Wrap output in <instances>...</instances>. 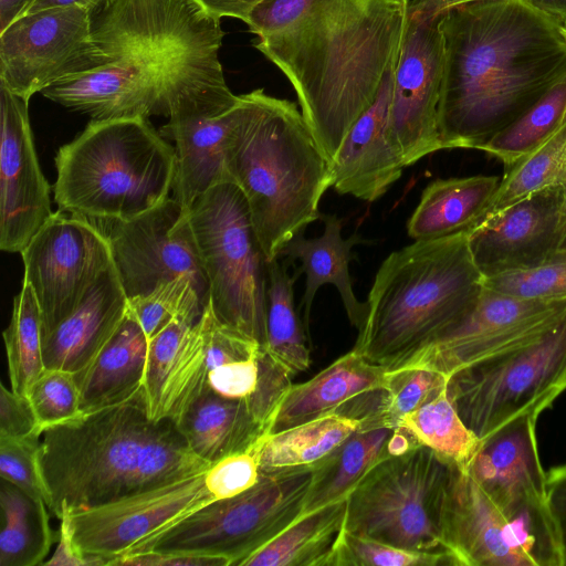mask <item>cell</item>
I'll return each instance as SVG.
<instances>
[{
  "label": "cell",
  "instance_id": "obj_1",
  "mask_svg": "<svg viewBox=\"0 0 566 566\" xmlns=\"http://www.w3.org/2000/svg\"><path fill=\"white\" fill-rule=\"evenodd\" d=\"M410 0H262L253 45L292 84L329 164L399 53Z\"/></svg>",
  "mask_w": 566,
  "mask_h": 566
},
{
  "label": "cell",
  "instance_id": "obj_2",
  "mask_svg": "<svg viewBox=\"0 0 566 566\" xmlns=\"http://www.w3.org/2000/svg\"><path fill=\"white\" fill-rule=\"evenodd\" d=\"M440 25L443 149H481L566 72L562 28L523 0L461 3L442 12Z\"/></svg>",
  "mask_w": 566,
  "mask_h": 566
},
{
  "label": "cell",
  "instance_id": "obj_3",
  "mask_svg": "<svg viewBox=\"0 0 566 566\" xmlns=\"http://www.w3.org/2000/svg\"><path fill=\"white\" fill-rule=\"evenodd\" d=\"M41 465L57 518L206 472L171 419L150 418L142 388L43 432Z\"/></svg>",
  "mask_w": 566,
  "mask_h": 566
},
{
  "label": "cell",
  "instance_id": "obj_4",
  "mask_svg": "<svg viewBox=\"0 0 566 566\" xmlns=\"http://www.w3.org/2000/svg\"><path fill=\"white\" fill-rule=\"evenodd\" d=\"M224 158L269 263L321 218L318 203L333 186L331 164L295 103L263 88L241 95Z\"/></svg>",
  "mask_w": 566,
  "mask_h": 566
},
{
  "label": "cell",
  "instance_id": "obj_5",
  "mask_svg": "<svg viewBox=\"0 0 566 566\" xmlns=\"http://www.w3.org/2000/svg\"><path fill=\"white\" fill-rule=\"evenodd\" d=\"M482 277L468 232L417 240L390 253L375 276L353 349L388 370L398 368L467 316Z\"/></svg>",
  "mask_w": 566,
  "mask_h": 566
},
{
  "label": "cell",
  "instance_id": "obj_6",
  "mask_svg": "<svg viewBox=\"0 0 566 566\" xmlns=\"http://www.w3.org/2000/svg\"><path fill=\"white\" fill-rule=\"evenodd\" d=\"M92 35L108 62L128 60L159 86L169 114L196 103L240 101L218 56L220 19L195 0H113L92 13Z\"/></svg>",
  "mask_w": 566,
  "mask_h": 566
},
{
  "label": "cell",
  "instance_id": "obj_7",
  "mask_svg": "<svg viewBox=\"0 0 566 566\" xmlns=\"http://www.w3.org/2000/svg\"><path fill=\"white\" fill-rule=\"evenodd\" d=\"M57 210L92 221H125L172 191L176 151L147 118L92 120L54 158Z\"/></svg>",
  "mask_w": 566,
  "mask_h": 566
},
{
  "label": "cell",
  "instance_id": "obj_8",
  "mask_svg": "<svg viewBox=\"0 0 566 566\" xmlns=\"http://www.w3.org/2000/svg\"><path fill=\"white\" fill-rule=\"evenodd\" d=\"M312 465L260 473L250 489L214 500L133 545L127 554L155 552L243 562L303 514Z\"/></svg>",
  "mask_w": 566,
  "mask_h": 566
},
{
  "label": "cell",
  "instance_id": "obj_9",
  "mask_svg": "<svg viewBox=\"0 0 566 566\" xmlns=\"http://www.w3.org/2000/svg\"><path fill=\"white\" fill-rule=\"evenodd\" d=\"M190 221L214 316L265 348L268 261L242 191L231 181L210 187Z\"/></svg>",
  "mask_w": 566,
  "mask_h": 566
},
{
  "label": "cell",
  "instance_id": "obj_10",
  "mask_svg": "<svg viewBox=\"0 0 566 566\" xmlns=\"http://www.w3.org/2000/svg\"><path fill=\"white\" fill-rule=\"evenodd\" d=\"M452 467L423 444L382 459L348 494L345 531L401 548L450 553L441 539V513Z\"/></svg>",
  "mask_w": 566,
  "mask_h": 566
},
{
  "label": "cell",
  "instance_id": "obj_11",
  "mask_svg": "<svg viewBox=\"0 0 566 566\" xmlns=\"http://www.w3.org/2000/svg\"><path fill=\"white\" fill-rule=\"evenodd\" d=\"M566 390V311L545 332L448 377L447 394L480 439L524 415L538 418Z\"/></svg>",
  "mask_w": 566,
  "mask_h": 566
},
{
  "label": "cell",
  "instance_id": "obj_12",
  "mask_svg": "<svg viewBox=\"0 0 566 566\" xmlns=\"http://www.w3.org/2000/svg\"><path fill=\"white\" fill-rule=\"evenodd\" d=\"M532 415L520 416L485 438L467 471L496 509L535 545L543 566H564L549 511Z\"/></svg>",
  "mask_w": 566,
  "mask_h": 566
},
{
  "label": "cell",
  "instance_id": "obj_13",
  "mask_svg": "<svg viewBox=\"0 0 566 566\" xmlns=\"http://www.w3.org/2000/svg\"><path fill=\"white\" fill-rule=\"evenodd\" d=\"M442 12L412 0L395 66L387 133L405 166L443 149L438 107L444 71Z\"/></svg>",
  "mask_w": 566,
  "mask_h": 566
},
{
  "label": "cell",
  "instance_id": "obj_14",
  "mask_svg": "<svg viewBox=\"0 0 566 566\" xmlns=\"http://www.w3.org/2000/svg\"><path fill=\"white\" fill-rule=\"evenodd\" d=\"M92 11L71 6L25 14L0 32V84L25 99L108 63L92 35Z\"/></svg>",
  "mask_w": 566,
  "mask_h": 566
},
{
  "label": "cell",
  "instance_id": "obj_15",
  "mask_svg": "<svg viewBox=\"0 0 566 566\" xmlns=\"http://www.w3.org/2000/svg\"><path fill=\"white\" fill-rule=\"evenodd\" d=\"M24 277L38 301L42 337L78 306L113 263L96 222L57 210L21 252Z\"/></svg>",
  "mask_w": 566,
  "mask_h": 566
},
{
  "label": "cell",
  "instance_id": "obj_16",
  "mask_svg": "<svg viewBox=\"0 0 566 566\" xmlns=\"http://www.w3.org/2000/svg\"><path fill=\"white\" fill-rule=\"evenodd\" d=\"M113 264L127 298L145 295L180 276L190 277L209 303V283L190 221V209L174 197L125 221H101Z\"/></svg>",
  "mask_w": 566,
  "mask_h": 566
},
{
  "label": "cell",
  "instance_id": "obj_17",
  "mask_svg": "<svg viewBox=\"0 0 566 566\" xmlns=\"http://www.w3.org/2000/svg\"><path fill=\"white\" fill-rule=\"evenodd\" d=\"M566 311V300H523L482 291L472 310L449 333L398 368L420 367L449 377L454 371L536 337Z\"/></svg>",
  "mask_w": 566,
  "mask_h": 566
},
{
  "label": "cell",
  "instance_id": "obj_18",
  "mask_svg": "<svg viewBox=\"0 0 566 566\" xmlns=\"http://www.w3.org/2000/svg\"><path fill=\"white\" fill-rule=\"evenodd\" d=\"M205 474L168 482L59 520L66 523L82 554L109 565L140 539L214 501Z\"/></svg>",
  "mask_w": 566,
  "mask_h": 566
},
{
  "label": "cell",
  "instance_id": "obj_19",
  "mask_svg": "<svg viewBox=\"0 0 566 566\" xmlns=\"http://www.w3.org/2000/svg\"><path fill=\"white\" fill-rule=\"evenodd\" d=\"M482 276L566 261V188L534 191L468 232Z\"/></svg>",
  "mask_w": 566,
  "mask_h": 566
},
{
  "label": "cell",
  "instance_id": "obj_20",
  "mask_svg": "<svg viewBox=\"0 0 566 566\" xmlns=\"http://www.w3.org/2000/svg\"><path fill=\"white\" fill-rule=\"evenodd\" d=\"M28 109L29 99L0 84V249L12 253H21L53 213Z\"/></svg>",
  "mask_w": 566,
  "mask_h": 566
},
{
  "label": "cell",
  "instance_id": "obj_21",
  "mask_svg": "<svg viewBox=\"0 0 566 566\" xmlns=\"http://www.w3.org/2000/svg\"><path fill=\"white\" fill-rule=\"evenodd\" d=\"M441 539L460 566H542L533 542L455 464L441 513Z\"/></svg>",
  "mask_w": 566,
  "mask_h": 566
},
{
  "label": "cell",
  "instance_id": "obj_22",
  "mask_svg": "<svg viewBox=\"0 0 566 566\" xmlns=\"http://www.w3.org/2000/svg\"><path fill=\"white\" fill-rule=\"evenodd\" d=\"M397 59L398 55L391 62L374 103L353 124L331 161L333 187L338 193L375 201L402 175L406 166L387 133Z\"/></svg>",
  "mask_w": 566,
  "mask_h": 566
},
{
  "label": "cell",
  "instance_id": "obj_23",
  "mask_svg": "<svg viewBox=\"0 0 566 566\" xmlns=\"http://www.w3.org/2000/svg\"><path fill=\"white\" fill-rule=\"evenodd\" d=\"M41 94L92 120L151 115L169 116L167 101L156 83L124 59L73 74L43 88Z\"/></svg>",
  "mask_w": 566,
  "mask_h": 566
},
{
  "label": "cell",
  "instance_id": "obj_24",
  "mask_svg": "<svg viewBox=\"0 0 566 566\" xmlns=\"http://www.w3.org/2000/svg\"><path fill=\"white\" fill-rule=\"evenodd\" d=\"M128 307L114 264L99 276L78 306L42 337L44 366L78 374L113 337Z\"/></svg>",
  "mask_w": 566,
  "mask_h": 566
},
{
  "label": "cell",
  "instance_id": "obj_25",
  "mask_svg": "<svg viewBox=\"0 0 566 566\" xmlns=\"http://www.w3.org/2000/svg\"><path fill=\"white\" fill-rule=\"evenodd\" d=\"M387 370L352 349L310 380L292 385L275 412L269 432L336 413L352 399L384 388Z\"/></svg>",
  "mask_w": 566,
  "mask_h": 566
},
{
  "label": "cell",
  "instance_id": "obj_26",
  "mask_svg": "<svg viewBox=\"0 0 566 566\" xmlns=\"http://www.w3.org/2000/svg\"><path fill=\"white\" fill-rule=\"evenodd\" d=\"M325 228L322 235L307 239L304 231L295 234L283 248L280 256L289 261L300 260L296 269L298 277L305 274V291L301 301L304 325L307 331L308 318L315 294L322 285L333 284L343 301L348 319L360 331L367 316V304L359 302L352 286L349 263L355 258L353 247L364 243L358 234L347 239L342 237V221L335 214H321Z\"/></svg>",
  "mask_w": 566,
  "mask_h": 566
},
{
  "label": "cell",
  "instance_id": "obj_27",
  "mask_svg": "<svg viewBox=\"0 0 566 566\" xmlns=\"http://www.w3.org/2000/svg\"><path fill=\"white\" fill-rule=\"evenodd\" d=\"M174 422L190 450L211 465L229 455L250 451L269 432L245 399L228 398L209 387Z\"/></svg>",
  "mask_w": 566,
  "mask_h": 566
},
{
  "label": "cell",
  "instance_id": "obj_28",
  "mask_svg": "<svg viewBox=\"0 0 566 566\" xmlns=\"http://www.w3.org/2000/svg\"><path fill=\"white\" fill-rule=\"evenodd\" d=\"M149 339L128 312L96 358L74 374L82 413L122 403L144 388Z\"/></svg>",
  "mask_w": 566,
  "mask_h": 566
},
{
  "label": "cell",
  "instance_id": "obj_29",
  "mask_svg": "<svg viewBox=\"0 0 566 566\" xmlns=\"http://www.w3.org/2000/svg\"><path fill=\"white\" fill-rule=\"evenodd\" d=\"M500 182L486 175L434 180L407 222L408 235L417 241L469 232L482 221Z\"/></svg>",
  "mask_w": 566,
  "mask_h": 566
},
{
  "label": "cell",
  "instance_id": "obj_30",
  "mask_svg": "<svg viewBox=\"0 0 566 566\" xmlns=\"http://www.w3.org/2000/svg\"><path fill=\"white\" fill-rule=\"evenodd\" d=\"M395 429L359 426L339 446L312 464L303 514L346 499L376 463L391 455L389 441Z\"/></svg>",
  "mask_w": 566,
  "mask_h": 566
},
{
  "label": "cell",
  "instance_id": "obj_31",
  "mask_svg": "<svg viewBox=\"0 0 566 566\" xmlns=\"http://www.w3.org/2000/svg\"><path fill=\"white\" fill-rule=\"evenodd\" d=\"M346 512L347 497L302 514L242 566H328Z\"/></svg>",
  "mask_w": 566,
  "mask_h": 566
},
{
  "label": "cell",
  "instance_id": "obj_32",
  "mask_svg": "<svg viewBox=\"0 0 566 566\" xmlns=\"http://www.w3.org/2000/svg\"><path fill=\"white\" fill-rule=\"evenodd\" d=\"M360 419L332 413L265 433L251 449L260 473L311 467L356 431Z\"/></svg>",
  "mask_w": 566,
  "mask_h": 566
},
{
  "label": "cell",
  "instance_id": "obj_33",
  "mask_svg": "<svg viewBox=\"0 0 566 566\" xmlns=\"http://www.w3.org/2000/svg\"><path fill=\"white\" fill-rule=\"evenodd\" d=\"M0 565H43L53 534L48 505L1 478Z\"/></svg>",
  "mask_w": 566,
  "mask_h": 566
},
{
  "label": "cell",
  "instance_id": "obj_34",
  "mask_svg": "<svg viewBox=\"0 0 566 566\" xmlns=\"http://www.w3.org/2000/svg\"><path fill=\"white\" fill-rule=\"evenodd\" d=\"M286 259L268 263L265 349L293 375L304 371L311 364L310 349L294 305V283Z\"/></svg>",
  "mask_w": 566,
  "mask_h": 566
},
{
  "label": "cell",
  "instance_id": "obj_35",
  "mask_svg": "<svg viewBox=\"0 0 566 566\" xmlns=\"http://www.w3.org/2000/svg\"><path fill=\"white\" fill-rule=\"evenodd\" d=\"M566 117V72L523 115L480 150L512 167L539 148Z\"/></svg>",
  "mask_w": 566,
  "mask_h": 566
},
{
  "label": "cell",
  "instance_id": "obj_36",
  "mask_svg": "<svg viewBox=\"0 0 566 566\" xmlns=\"http://www.w3.org/2000/svg\"><path fill=\"white\" fill-rule=\"evenodd\" d=\"M398 427L406 428L420 444L463 470L468 469L481 443L460 418L448 397L447 387L403 416Z\"/></svg>",
  "mask_w": 566,
  "mask_h": 566
},
{
  "label": "cell",
  "instance_id": "obj_37",
  "mask_svg": "<svg viewBox=\"0 0 566 566\" xmlns=\"http://www.w3.org/2000/svg\"><path fill=\"white\" fill-rule=\"evenodd\" d=\"M11 389L28 396L45 369L42 353L41 314L28 283L14 296L11 319L3 332Z\"/></svg>",
  "mask_w": 566,
  "mask_h": 566
},
{
  "label": "cell",
  "instance_id": "obj_38",
  "mask_svg": "<svg viewBox=\"0 0 566 566\" xmlns=\"http://www.w3.org/2000/svg\"><path fill=\"white\" fill-rule=\"evenodd\" d=\"M551 186L566 188V117L539 148L512 166L501 179L483 219L534 191Z\"/></svg>",
  "mask_w": 566,
  "mask_h": 566
},
{
  "label": "cell",
  "instance_id": "obj_39",
  "mask_svg": "<svg viewBox=\"0 0 566 566\" xmlns=\"http://www.w3.org/2000/svg\"><path fill=\"white\" fill-rule=\"evenodd\" d=\"M447 382L448 377L427 368L387 370L379 406L363 420L375 426L396 428L403 416L446 389Z\"/></svg>",
  "mask_w": 566,
  "mask_h": 566
},
{
  "label": "cell",
  "instance_id": "obj_40",
  "mask_svg": "<svg viewBox=\"0 0 566 566\" xmlns=\"http://www.w3.org/2000/svg\"><path fill=\"white\" fill-rule=\"evenodd\" d=\"M127 302L128 312L148 339L178 316L200 317L207 306L195 282L188 276L166 282L145 295L127 298Z\"/></svg>",
  "mask_w": 566,
  "mask_h": 566
},
{
  "label": "cell",
  "instance_id": "obj_41",
  "mask_svg": "<svg viewBox=\"0 0 566 566\" xmlns=\"http://www.w3.org/2000/svg\"><path fill=\"white\" fill-rule=\"evenodd\" d=\"M328 566H460L446 552H423L397 547L343 531Z\"/></svg>",
  "mask_w": 566,
  "mask_h": 566
},
{
  "label": "cell",
  "instance_id": "obj_42",
  "mask_svg": "<svg viewBox=\"0 0 566 566\" xmlns=\"http://www.w3.org/2000/svg\"><path fill=\"white\" fill-rule=\"evenodd\" d=\"M28 398L42 432L82 415L75 375L66 370L45 368Z\"/></svg>",
  "mask_w": 566,
  "mask_h": 566
},
{
  "label": "cell",
  "instance_id": "obj_43",
  "mask_svg": "<svg viewBox=\"0 0 566 566\" xmlns=\"http://www.w3.org/2000/svg\"><path fill=\"white\" fill-rule=\"evenodd\" d=\"M482 285L523 300H566V261L496 273L482 277Z\"/></svg>",
  "mask_w": 566,
  "mask_h": 566
},
{
  "label": "cell",
  "instance_id": "obj_44",
  "mask_svg": "<svg viewBox=\"0 0 566 566\" xmlns=\"http://www.w3.org/2000/svg\"><path fill=\"white\" fill-rule=\"evenodd\" d=\"M199 318L189 315L178 316L149 339L144 390L148 412L154 420L178 352Z\"/></svg>",
  "mask_w": 566,
  "mask_h": 566
},
{
  "label": "cell",
  "instance_id": "obj_45",
  "mask_svg": "<svg viewBox=\"0 0 566 566\" xmlns=\"http://www.w3.org/2000/svg\"><path fill=\"white\" fill-rule=\"evenodd\" d=\"M40 436L12 438L0 436V474L30 495L43 500L50 509L51 497L41 465Z\"/></svg>",
  "mask_w": 566,
  "mask_h": 566
},
{
  "label": "cell",
  "instance_id": "obj_46",
  "mask_svg": "<svg viewBox=\"0 0 566 566\" xmlns=\"http://www.w3.org/2000/svg\"><path fill=\"white\" fill-rule=\"evenodd\" d=\"M258 385L245 400L254 417L270 430L282 399L293 385L292 374L263 347L258 353Z\"/></svg>",
  "mask_w": 566,
  "mask_h": 566
},
{
  "label": "cell",
  "instance_id": "obj_47",
  "mask_svg": "<svg viewBox=\"0 0 566 566\" xmlns=\"http://www.w3.org/2000/svg\"><path fill=\"white\" fill-rule=\"evenodd\" d=\"M259 478V464L251 450L223 458L205 474L206 484L214 500L234 496L254 485Z\"/></svg>",
  "mask_w": 566,
  "mask_h": 566
},
{
  "label": "cell",
  "instance_id": "obj_48",
  "mask_svg": "<svg viewBox=\"0 0 566 566\" xmlns=\"http://www.w3.org/2000/svg\"><path fill=\"white\" fill-rule=\"evenodd\" d=\"M258 353L248 359L227 363L212 369L208 374V387L228 398L250 397L259 379Z\"/></svg>",
  "mask_w": 566,
  "mask_h": 566
},
{
  "label": "cell",
  "instance_id": "obj_49",
  "mask_svg": "<svg viewBox=\"0 0 566 566\" xmlns=\"http://www.w3.org/2000/svg\"><path fill=\"white\" fill-rule=\"evenodd\" d=\"M38 419L28 396L8 389H0V436L24 438L41 436Z\"/></svg>",
  "mask_w": 566,
  "mask_h": 566
},
{
  "label": "cell",
  "instance_id": "obj_50",
  "mask_svg": "<svg viewBox=\"0 0 566 566\" xmlns=\"http://www.w3.org/2000/svg\"><path fill=\"white\" fill-rule=\"evenodd\" d=\"M109 565L120 566H227L226 562L209 556L163 554L155 552L127 554L113 559Z\"/></svg>",
  "mask_w": 566,
  "mask_h": 566
},
{
  "label": "cell",
  "instance_id": "obj_51",
  "mask_svg": "<svg viewBox=\"0 0 566 566\" xmlns=\"http://www.w3.org/2000/svg\"><path fill=\"white\" fill-rule=\"evenodd\" d=\"M546 491L566 566V463L554 467L546 473Z\"/></svg>",
  "mask_w": 566,
  "mask_h": 566
},
{
  "label": "cell",
  "instance_id": "obj_52",
  "mask_svg": "<svg viewBox=\"0 0 566 566\" xmlns=\"http://www.w3.org/2000/svg\"><path fill=\"white\" fill-rule=\"evenodd\" d=\"M48 566H91L105 565L98 557H91L82 554L75 545L69 527L63 520H60L59 544L52 557L44 562Z\"/></svg>",
  "mask_w": 566,
  "mask_h": 566
},
{
  "label": "cell",
  "instance_id": "obj_53",
  "mask_svg": "<svg viewBox=\"0 0 566 566\" xmlns=\"http://www.w3.org/2000/svg\"><path fill=\"white\" fill-rule=\"evenodd\" d=\"M210 14L235 18L247 22L252 9L262 0H195Z\"/></svg>",
  "mask_w": 566,
  "mask_h": 566
},
{
  "label": "cell",
  "instance_id": "obj_54",
  "mask_svg": "<svg viewBox=\"0 0 566 566\" xmlns=\"http://www.w3.org/2000/svg\"><path fill=\"white\" fill-rule=\"evenodd\" d=\"M35 0H0V32L25 15Z\"/></svg>",
  "mask_w": 566,
  "mask_h": 566
},
{
  "label": "cell",
  "instance_id": "obj_55",
  "mask_svg": "<svg viewBox=\"0 0 566 566\" xmlns=\"http://www.w3.org/2000/svg\"><path fill=\"white\" fill-rule=\"evenodd\" d=\"M566 30V0H523Z\"/></svg>",
  "mask_w": 566,
  "mask_h": 566
},
{
  "label": "cell",
  "instance_id": "obj_56",
  "mask_svg": "<svg viewBox=\"0 0 566 566\" xmlns=\"http://www.w3.org/2000/svg\"><path fill=\"white\" fill-rule=\"evenodd\" d=\"M113 0H35L28 13H34L41 10L59 7L80 6L90 9L92 12L102 8Z\"/></svg>",
  "mask_w": 566,
  "mask_h": 566
},
{
  "label": "cell",
  "instance_id": "obj_57",
  "mask_svg": "<svg viewBox=\"0 0 566 566\" xmlns=\"http://www.w3.org/2000/svg\"><path fill=\"white\" fill-rule=\"evenodd\" d=\"M471 1L475 0H434V10L437 13H441L448 8Z\"/></svg>",
  "mask_w": 566,
  "mask_h": 566
},
{
  "label": "cell",
  "instance_id": "obj_58",
  "mask_svg": "<svg viewBox=\"0 0 566 566\" xmlns=\"http://www.w3.org/2000/svg\"><path fill=\"white\" fill-rule=\"evenodd\" d=\"M562 30H563V29H562ZM563 32H564V35H565V38H566V30H563Z\"/></svg>",
  "mask_w": 566,
  "mask_h": 566
}]
</instances>
